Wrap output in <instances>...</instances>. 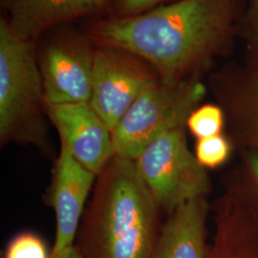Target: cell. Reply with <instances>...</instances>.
Returning a JSON list of instances; mask_svg holds the SVG:
<instances>
[{"instance_id":"obj_1","label":"cell","mask_w":258,"mask_h":258,"mask_svg":"<svg viewBox=\"0 0 258 258\" xmlns=\"http://www.w3.org/2000/svg\"><path fill=\"white\" fill-rule=\"evenodd\" d=\"M231 19L229 0H180L103 22L96 34L113 49L147 60L161 80L174 83L218 49Z\"/></svg>"},{"instance_id":"obj_2","label":"cell","mask_w":258,"mask_h":258,"mask_svg":"<svg viewBox=\"0 0 258 258\" xmlns=\"http://www.w3.org/2000/svg\"><path fill=\"white\" fill-rule=\"evenodd\" d=\"M160 210L134 161L114 156L97 175L78 249L83 258H149Z\"/></svg>"},{"instance_id":"obj_3","label":"cell","mask_w":258,"mask_h":258,"mask_svg":"<svg viewBox=\"0 0 258 258\" xmlns=\"http://www.w3.org/2000/svg\"><path fill=\"white\" fill-rule=\"evenodd\" d=\"M42 78L30 41L0 22V142L32 145L49 153Z\"/></svg>"},{"instance_id":"obj_4","label":"cell","mask_w":258,"mask_h":258,"mask_svg":"<svg viewBox=\"0 0 258 258\" xmlns=\"http://www.w3.org/2000/svg\"><path fill=\"white\" fill-rule=\"evenodd\" d=\"M205 93V86L196 81L169 83L159 78L112 130L115 156L135 161L158 137L184 127Z\"/></svg>"},{"instance_id":"obj_5","label":"cell","mask_w":258,"mask_h":258,"mask_svg":"<svg viewBox=\"0 0 258 258\" xmlns=\"http://www.w3.org/2000/svg\"><path fill=\"white\" fill-rule=\"evenodd\" d=\"M160 209L172 212L210 190L206 168L187 148L184 127L161 135L134 161Z\"/></svg>"},{"instance_id":"obj_6","label":"cell","mask_w":258,"mask_h":258,"mask_svg":"<svg viewBox=\"0 0 258 258\" xmlns=\"http://www.w3.org/2000/svg\"><path fill=\"white\" fill-rule=\"evenodd\" d=\"M159 79L144 64L112 50L94 54L90 104L113 130L139 97Z\"/></svg>"},{"instance_id":"obj_7","label":"cell","mask_w":258,"mask_h":258,"mask_svg":"<svg viewBox=\"0 0 258 258\" xmlns=\"http://www.w3.org/2000/svg\"><path fill=\"white\" fill-rule=\"evenodd\" d=\"M46 113L60 144L95 174L115 156L112 130L90 103L46 105Z\"/></svg>"},{"instance_id":"obj_8","label":"cell","mask_w":258,"mask_h":258,"mask_svg":"<svg viewBox=\"0 0 258 258\" xmlns=\"http://www.w3.org/2000/svg\"><path fill=\"white\" fill-rule=\"evenodd\" d=\"M54 169L49 192L56 226L52 255L74 246L87 198L97 179V174L79 163L61 144Z\"/></svg>"},{"instance_id":"obj_9","label":"cell","mask_w":258,"mask_h":258,"mask_svg":"<svg viewBox=\"0 0 258 258\" xmlns=\"http://www.w3.org/2000/svg\"><path fill=\"white\" fill-rule=\"evenodd\" d=\"M94 54L83 44L63 41L48 47L39 70L46 105L90 103Z\"/></svg>"},{"instance_id":"obj_10","label":"cell","mask_w":258,"mask_h":258,"mask_svg":"<svg viewBox=\"0 0 258 258\" xmlns=\"http://www.w3.org/2000/svg\"><path fill=\"white\" fill-rule=\"evenodd\" d=\"M206 218L205 198L178 207L161 228L149 258H210Z\"/></svg>"},{"instance_id":"obj_11","label":"cell","mask_w":258,"mask_h":258,"mask_svg":"<svg viewBox=\"0 0 258 258\" xmlns=\"http://www.w3.org/2000/svg\"><path fill=\"white\" fill-rule=\"evenodd\" d=\"M10 26L29 40L59 22L101 7L106 0H6Z\"/></svg>"},{"instance_id":"obj_12","label":"cell","mask_w":258,"mask_h":258,"mask_svg":"<svg viewBox=\"0 0 258 258\" xmlns=\"http://www.w3.org/2000/svg\"><path fill=\"white\" fill-rule=\"evenodd\" d=\"M186 125L198 140L220 135L224 126V115L220 107L205 104L190 114Z\"/></svg>"},{"instance_id":"obj_13","label":"cell","mask_w":258,"mask_h":258,"mask_svg":"<svg viewBox=\"0 0 258 258\" xmlns=\"http://www.w3.org/2000/svg\"><path fill=\"white\" fill-rule=\"evenodd\" d=\"M231 146L223 135L199 139L196 144L195 156L205 168H216L230 156Z\"/></svg>"},{"instance_id":"obj_14","label":"cell","mask_w":258,"mask_h":258,"mask_svg":"<svg viewBox=\"0 0 258 258\" xmlns=\"http://www.w3.org/2000/svg\"><path fill=\"white\" fill-rule=\"evenodd\" d=\"M4 258H52V252L36 233L24 231L10 241Z\"/></svg>"},{"instance_id":"obj_15","label":"cell","mask_w":258,"mask_h":258,"mask_svg":"<svg viewBox=\"0 0 258 258\" xmlns=\"http://www.w3.org/2000/svg\"><path fill=\"white\" fill-rule=\"evenodd\" d=\"M210 258H258V249L243 247L242 243L236 245L229 232L220 231L214 248L210 250Z\"/></svg>"},{"instance_id":"obj_16","label":"cell","mask_w":258,"mask_h":258,"mask_svg":"<svg viewBox=\"0 0 258 258\" xmlns=\"http://www.w3.org/2000/svg\"><path fill=\"white\" fill-rule=\"evenodd\" d=\"M163 0H120V7L122 13L127 17L139 15L142 11L152 7Z\"/></svg>"},{"instance_id":"obj_17","label":"cell","mask_w":258,"mask_h":258,"mask_svg":"<svg viewBox=\"0 0 258 258\" xmlns=\"http://www.w3.org/2000/svg\"><path fill=\"white\" fill-rule=\"evenodd\" d=\"M52 258H83V256L77 247L72 246L57 254L52 255Z\"/></svg>"},{"instance_id":"obj_18","label":"cell","mask_w":258,"mask_h":258,"mask_svg":"<svg viewBox=\"0 0 258 258\" xmlns=\"http://www.w3.org/2000/svg\"><path fill=\"white\" fill-rule=\"evenodd\" d=\"M249 164L250 166V170L255 178L258 184V153L251 154L249 158Z\"/></svg>"},{"instance_id":"obj_19","label":"cell","mask_w":258,"mask_h":258,"mask_svg":"<svg viewBox=\"0 0 258 258\" xmlns=\"http://www.w3.org/2000/svg\"><path fill=\"white\" fill-rule=\"evenodd\" d=\"M254 34H255V38H256L258 44V12L256 13L255 19H254Z\"/></svg>"}]
</instances>
